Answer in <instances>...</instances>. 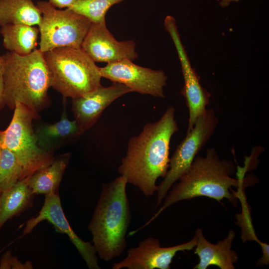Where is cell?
<instances>
[{
  "label": "cell",
  "instance_id": "ac0fdd59",
  "mask_svg": "<svg viewBox=\"0 0 269 269\" xmlns=\"http://www.w3.org/2000/svg\"><path fill=\"white\" fill-rule=\"evenodd\" d=\"M3 46L8 51L27 55L37 45L39 28L23 24H6L0 27Z\"/></svg>",
  "mask_w": 269,
  "mask_h": 269
},
{
  "label": "cell",
  "instance_id": "d6986e66",
  "mask_svg": "<svg viewBox=\"0 0 269 269\" xmlns=\"http://www.w3.org/2000/svg\"><path fill=\"white\" fill-rule=\"evenodd\" d=\"M69 157V154H65L54 158L47 166L28 177V185L35 195L58 193L59 186Z\"/></svg>",
  "mask_w": 269,
  "mask_h": 269
},
{
  "label": "cell",
  "instance_id": "9a60e30c",
  "mask_svg": "<svg viewBox=\"0 0 269 269\" xmlns=\"http://www.w3.org/2000/svg\"><path fill=\"white\" fill-rule=\"evenodd\" d=\"M197 237L194 254L199 259V263L194 269H206L211 265H215L220 269H234L239 259L237 253L232 250L233 241L236 236L233 230H230L227 236L223 240L214 244L208 242L204 237L201 229L198 228L195 232Z\"/></svg>",
  "mask_w": 269,
  "mask_h": 269
},
{
  "label": "cell",
  "instance_id": "484cf974",
  "mask_svg": "<svg viewBox=\"0 0 269 269\" xmlns=\"http://www.w3.org/2000/svg\"><path fill=\"white\" fill-rule=\"evenodd\" d=\"M241 0H221L220 5L222 7H225L229 6L232 2H239Z\"/></svg>",
  "mask_w": 269,
  "mask_h": 269
},
{
  "label": "cell",
  "instance_id": "3957f363",
  "mask_svg": "<svg viewBox=\"0 0 269 269\" xmlns=\"http://www.w3.org/2000/svg\"><path fill=\"white\" fill-rule=\"evenodd\" d=\"M127 183L120 175L103 184L88 226L97 254L105 261L120 256L127 247L126 236L131 220Z\"/></svg>",
  "mask_w": 269,
  "mask_h": 269
},
{
  "label": "cell",
  "instance_id": "7402d4cb",
  "mask_svg": "<svg viewBox=\"0 0 269 269\" xmlns=\"http://www.w3.org/2000/svg\"><path fill=\"white\" fill-rule=\"evenodd\" d=\"M123 0H77L68 8L84 16L92 22H98L105 20L107 12L112 6Z\"/></svg>",
  "mask_w": 269,
  "mask_h": 269
},
{
  "label": "cell",
  "instance_id": "83f0119b",
  "mask_svg": "<svg viewBox=\"0 0 269 269\" xmlns=\"http://www.w3.org/2000/svg\"><path fill=\"white\" fill-rule=\"evenodd\" d=\"M1 194V192H0V199Z\"/></svg>",
  "mask_w": 269,
  "mask_h": 269
},
{
  "label": "cell",
  "instance_id": "ffe728a7",
  "mask_svg": "<svg viewBox=\"0 0 269 269\" xmlns=\"http://www.w3.org/2000/svg\"><path fill=\"white\" fill-rule=\"evenodd\" d=\"M41 13L32 0H0V27L6 24L39 25Z\"/></svg>",
  "mask_w": 269,
  "mask_h": 269
},
{
  "label": "cell",
  "instance_id": "2e32d148",
  "mask_svg": "<svg viewBox=\"0 0 269 269\" xmlns=\"http://www.w3.org/2000/svg\"><path fill=\"white\" fill-rule=\"evenodd\" d=\"M64 103L63 111L58 122L41 125L35 131L38 146L45 151L53 152L55 149L77 138L84 132L75 120L68 119Z\"/></svg>",
  "mask_w": 269,
  "mask_h": 269
},
{
  "label": "cell",
  "instance_id": "277c9868",
  "mask_svg": "<svg viewBox=\"0 0 269 269\" xmlns=\"http://www.w3.org/2000/svg\"><path fill=\"white\" fill-rule=\"evenodd\" d=\"M2 55L4 103L11 109L20 103L38 114L49 103L50 78L44 53L35 49L25 56L9 51Z\"/></svg>",
  "mask_w": 269,
  "mask_h": 269
},
{
  "label": "cell",
  "instance_id": "5b68a950",
  "mask_svg": "<svg viewBox=\"0 0 269 269\" xmlns=\"http://www.w3.org/2000/svg\"><path fill=\"white\" fill-rule=\"evenodd\" d=\"M50 87L72 99L101 86L100 67L81 48L59 47L44 53Z\"/></svg>",
  "mask_w": 269,
  "mask_h": 269
},
{
  "label": "cell",
  "instance_id": "d4e9b609",
  "mask_svg": "<svg viewBox=\"0 0 269 269\" xmlns=\"http://www.w3.org/2000/svg\"><path fill=\"white\" fill-rule=\"evenodd\" d=\"M3 59L2 55H0V110L4 104L3 101Z\"/></svg>",
  "mask_w": 269,
  "mask_h": 269
},
{
  "label": "cell",
  "instance_id": "7c38bea8",
  "mask_svg": "<svg viewBox=\"0 0 269 269\" xmlns=\"http://www.w3.org/2000/svg\"><path fill=\"white\" fill-rule=\"evenodd\" d=\"M197 242L195 235L188 242L169 247H162L159 240L150 237L139 242L138 246L128 250L127 256L114 264L113 269H169L173 257L180 251L193 249Z\"/></svg>",
  "mask_w": 269,
  "mask_h": 269
},
{
  "label": "cell",
  "instance_id": "8992f818",
  "mask_svg": "<svg viewBox=\"0 0 269 269\" xmlns=\"http://www.w3.org/2000/svg\"><path fill=\"white\" fill-rule=\"evenodd\" d=\"M38 114L18 103L12 120L4 131L2 145L16 156L22 169V179L46 167L53 160V152L45 151L37 143L32 121Z\"/></svg>",
  "mask_w": 269,
  "mask_h": 269
},
{
  "label": "cell",
  "instance_id": "30bf717a",
  "mask_svg": "<svg viewBox=\"0 0 269 269\" xmlns=\"http://www.w3.org/2000/svg\"><path fill=\"white\" fill-rule=\"evenodd\" d=\"M43 221H47L57 232L68 237L89 269H100L93 245L80 238L69 225L64 213L58 193H51L45 195L44 204L37 215L26 221L22 237L31 233Z\"/></svg>",
  "mask_w": 269,
  "mask_h": 269
},
{
  "label": "cell",
  "instance_id": "603a6c76",
  "mask_svg": "<svg viewBox=\"0 0 269 269\" xmlns=\"http://www.w3.org/2000/svg\"><path fill=\"white\" fill-rule=\"evenodd\" d=\"M33 265L31 262L23 263L18 258L12 256L10 251H7L2 256L0 261V269H32Z\"/></svg>",
  "mask_w": 269,
  "mask_h": 269
},
{
  "label": "cell",
  "instance_id": "5bb4252c",
  "mask_svg": "<svg viewBox=\"0 0 269 269\" xmlns=\"http://www.w3.org/2000/svg\"><path fill=\"white\" fill-rule=\"evenodd\" d=\"M132 92L124 84L113 82L109 87L100 86L95 90L72 99L75 120L85 132L91 128L104 110L120 97Z\"/></svg>",
  "mask_w": 269,
  "mask_h": 269
},
{
  "label": "cell",
  "instance_id": "7a4b0ae2",
  "mask_svg": "<svg viewBox=\"0 0 269 269\" xmlns=\"http://www.w3.org/2000/svg\"><path fill=\"white\" fill-rule=\"evenodd\" d=\"M236 167L229 160L221 159L215 149L207 150L205 156L195 158L187 171L174 183L168 195L165 196L162 206L141 227L139 231L153 221L164 210L177 202L189 200L199 196H205L220 202L227 199L235 206H237L239 194L235 193L233 187L243 190L244 187L255 182L243 177L236 179L231 175Z\"/></svg>",
  "mask_w": 269,
  "mask_h": 269
},
{
  "label": "cell",
  "instance_id": "8fae6325",
  "mask_svg": "<svg viewBox=\"0 0 269 269\" xmlns=\"http://www.w3.org/2000/svg\"><path fill=\"white\" fill-rule=\"evenodd\" d=\"M164 24L175 46L181 65L184 82L181 93L185 98L189 113L188 133L193 128L198 119L206 112L209 95L201 86L198 76L191 65L181 42L175 19L168 15Z\"/></svg>",
  "mask_w": 269,
  "mask_h": 269
},
{
  "label": "cell",
  "instance_id": "cb8c5ba5",
  "mask_svg": "<svg viewBox=\"0 0 269 269\" xmlns=\"http://www.w3.org/2000/svg\"><path fill=\"white\" fill-rule=\"evenodd\" d=\"M77 0H48V3L55 8H68L70 7Z\"/></svg>",
  "mask_w": 269,
  "mask_h": 269
},
{
  "label": "cell",
  "instance_id": "44dd1931",
  "mask_svg": "<svg viewBox=\"0 0 269 269\" xmlns=\"http://www.w3.org/2000/svg\"><path fill=\"white\" fill-rule=\"evenodd\" d=\"M22 169L15 155L8 149H0V192H4L22 179Z\"/></svg>",
  "mask_w": 269,
  "mask_h": 269
},
{
  "label": "cell",
  "instance_id": "9c48e42d",
  "mask_svg": "<svg viewBox=\"0 0 269 269\" xmlns=\"http://www.w3.org/2000/svg\"><path fill=\"white\" fill-rule=\"evenodd\" d=\"M132 61L123 59L107 63L106 66L100 67L101 75L113 82L125 85L132 92L164 98V87L167 79L165 73L140 66Z\"/></svg>",
  "mask_w": 269,
  "mask_h": 269
},
{
  "label": "cell",
  "instance_id": "e0dca14e",
  "mask_svg": "<svg viewBox=\"0 0 269 269\" xmlns=\"http://www.w3.org/2000/svg\"><path fill=\"white\" fill-rule=\"evenodd\" d=\"M28 177L19 180L1 192L0 199V230L9 219L17 216L33 204L35 194L28 183Z\"/></svg>",
  "mask_w": 269,
  "mask_h": 269
},
{
  "label": "cell",
  "instance_id": "4fadbf2b",
  "mask_svg": "<svg viewBox=\"0 0 269 269\" xmlns=\"http://www.w3.org/2000/svg\"><path fill=\"white\" fill-rule=\"evenodd\" d=\"M132 40L118 41L107 27L105 20L92 22L81 48L95 62L107 63L137 57Z\"/></svg>",
  "mask_w": 269,
  "mask_h": 269
},
{
  "label": "cell",
  "instance_id": "4316f807",
  "mask_svg": "<svg viewBox=\"0 0 269 269\" xmlns=\"http://www.w3.org/2000/svg\"><path fill=\"white\" fill-rule=\"evenodd\" d=\"M4 131H0V149L2 147Z\"/></svg>",
  "mask_w": 269,
  "mask_h": 269
},
{
  "label": "cell",
  "instance_id": "6da1fadb",
  "mask_svg": "<svg viewBox=\"0 0 269 269\" xmlns=\"http://www.w3.org/2000/svg\"><path fill=\"white\" fill-rule=\"evenodd\" d=\"M175 111L169 107L158 121L146 124L138 135L131 137L119 166V173L128 183L145 196L157 191V179L164 178L168 169L170 140L178 130Z\"/></svg>",
  "mask_w": 269,
  "mask_h": 269
},
{
  "label": "cell",
  "instance_id": "ba28073f",
  "mask_svg": "<svg viewBox=\"0 0 269 269\" xmlns=\"http://www.w3.org/2000/svg\"><path fill=\"white\" fill-rule=\"evenodd\" d=\"M212 109L206 110L193 128L177 146L170 158L168 169L163 180L157 186L156 207L165 197L172 186L187 171L196 155L212 135L218 124Z\"/></svg>",
  "mask_w": 269,
  "mask_h": 269
},
{
  "label": "cell",
  "instance_id": "52a82bcc",
  "mask_svg": "<svg viewBox=\"0 0 269 269\" xmlns=\"http://www.w3.org/2000/svg\"><path fill=\"white\" fill-rule=\"evenodd\" d=\"M36 5L42 14L38 25L42 52L59 47L81 48L91 20L69 8L58 9L46 1H37Z\"/></svg>",
  "mask_w": 269,
  "mask_h": 269
}]
</instances>
